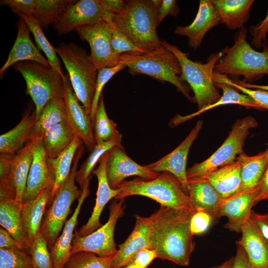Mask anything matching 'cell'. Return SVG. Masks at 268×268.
I'll use <instances>...</instances> for the list:
<instances>
[{
  "label": "cell",
  "instance_id": "cell-55",
  "mask_svg": "<svg viewBox=\"0 0 268 268\" xmlns=\"http://www.w3.org/2000/svg\"><path fill=\"white\" fill-rule=\"evenodd\" d=\"M231 268H252L243 248L237 244L236 255Z\"/></svg>",
  "mask_w": 268,
  "mask_h": 268
},
{
  "label": "cell",
  "instance_id": "cell-26",
  "mask_svg": "<svg viewBox=\"0 0 268 268\" xmlns=\"http://www.w3.org/2000/svg\"><path fill=\"white\" fill-rule=\"evenodd\" d=\"M188 195L196 211L203 210L216 220L223 200L211 184L204 178L188 179Z\"/></svg>",
  "mask_w": 268,
  "mask_h": 268
},
{
  "label": "cell",
  "instance_id": "cell-3",
  "mask_svg": "<svg viewBox=\"0 0 268 268\" xmlns=\"http://www.w3.org/2000/svg\"><path fill=\"white\" fill-rule=\"evenodd\" d=\"M247 29L238 30L234 43L221 50L223 56L215 66L214 72L228 77H243L242 82L252 83L268 75V40L262 52L254 50L246 40Z\"/></svg>",
  "mask_w": 268,
  "mask_h": 268
},
{
  "label": "cell",
  "instance_id": "cell-14",
  "mask_svg": "<svg viewBox=\"0 0 268 268\" xmlns=\"http://www.w3.org/2000/svg\"><path fill=\"white\" fill-rule=\"evenodd\" d=\"M203 126V121L197 122L184 140L172 151L158 160L146 165L150 170L158 173L167 172L181 183L188 194V182L186 165L188 154L193 142L197 138Z\"/></svg>",
  "mask_w": 268,
  "mask_h": 268
},
{
  "label": "cell",
  "instance_id": "cell-53",
  "mask_svg": "<svg viewBox=\"0 0 268 268\" xmlns=\"http://www.w3.org/2000/svg\"><path fill=\"white\" fill-rule=\"evenodd\" d=\"M265 200H268V166L257 186L255 203Z\"/></svg>",
  "mask_w": 268,
  "mask_h": 268
},
{
  "label": "cell",
  "instance_id": "cell-51",
  "mask_svg": "<svg viewBox=\"0 0 268 268\" xmlns=\"http://www.w3.org/2000/svg\"><path fill=\"white\" fill-rule=\"evenodd\" d=\"M179 8L175 0H163L158 10V24L167 15L177 17Z\"/></svg>",
  "mask_w": 268,
  "mask_h": 268
},
{
  "label": "cell",
  "instance_id": "cell-52",
  "mask_svg": "<svg viewBox=\"0 0 268 268\" xmlns=\"http://www.w3.org/2000/svg\"><path fill=\"white\" fill-rule=\"evenodd\" d=\"M251 217L255 223L263 238L268 242V217L266 214H261L252 210Z\"/></svg>",
  "mask_w": 268,
  "mask_h": 268
},
{
  "label": "cell",
  "instance_id": "cell-56",
  "mask_svg": "<svg viewBox=\"0 0 268 268\" xmlns=\"http://www.w3.org/2000/svg\"><path fill=\"white\" fill-rule=\"evenodd\" d=\"M101 2L106 11L110 14L119 13L124 5V1L121 0H101Z\"/></svg>",
  "mask_w": 268,
  "mask_h": 268
},
{
  "label": "cell",
  "instance_id": "cell-16",
  "mask_svg": "<svg viewBox=\"0 0 268 268\" xmlns=\"http://www.w3.org/2000/svg\"><path fill=\"white\" fill-rule=\"evenodd\" d=\"M69 79L68 76L66 75L64 79V99L67 107V122L75 136L82 141L91 152L96 144L93 122L90 115L80 104Z\"/></svg>",
  "mask_w": 268,
  "mask_h": 268
},
{
  "label": "cell",
  "instance_id": "cell-34",
  "mask_svg": "<svg viewBox=\"0 0 268 268\" xmlns=\"http://www.w3.org/2000/svg\"><path fill=\"white\" fill-rule=\"evenodd\" d=\"M67 120V110L64 98H55L45 105L40 116L31 130L29 141L43 134L52 127Z\"/></svg>",
  "mask_w": 268,
  "mask_h": 268
},
{
  "label": "cell",
  "instance_id": "cell-15",
  "mask_svg": "<svg viewBox=\"0 0 268 268\" xmlns=\"http://www.w3.org/2000/svg\"><path fill=\"white\" fill-rule=\"evenodd\" d=\"M106 175L110 187L117 189L124 179L132 176L150 180L157 177L160 173L148 169L132 160L126 153L123 146H115L108 151Z\"/></svg>",
  "mask_w": 268,
  "mask_h": 268
},
{
  "label": "cell",
  "instance_id": "cell-23",
  "mask_svg": "<svg viewBox=\"0 0 268 268\" xmlns=\"http://www.w3.org/2000/svg\"><path fill=\"white\" fill-rule=\"evenodd\" d=\"M17 28V34L14 44L6 62L0 69V77L10 67L20 62L33 61L50 66L47 58L41 54L33 43L29 34L30 31L21 18L19 19Z\"/></svg>",
  "mask_w": 268,
  "mask_h": 268
},
{
  "label": "cell",
  "instance_id": "cell-59",
  "mask_svg": "<svg viewBox=\"0 0 268 268\" xmlns=\"http://www.w3.org/2000/svg\"><path fill=\"white\" fill-rule=\"evenodd\" d=\"M124 268H137L132 263H129Z\"/></svg>",
  "mask_w": 268,
  "mask_h": 268
},
{
  "label": "cell",
  "instance_id": "cell-33",
  "mask_svg": "<svg viewBox=\"0 0 268 268\" xmlns=\"http://www.w3.org/2000/svg\"><path fill=\"white\" fill-rule=\"evenodd\" d=\"M237 158L241 163L242 186L240 192L256 188L268 166V148L254 156L244 152Z\"/></svg>",
  "mask_w": 268,
  "mask_h": 268
},
{
  "label": "cell",
  "instance_id": "cell-24",
  "mask_svg": "<svg viewBox=\"0 0 268 268\" xmlns=\"http://www.w3.org/2000/svg\"><path fill=\"white\" fill-rule=\"evenodd\" d=\"M242 236L236 244L245 251L252 268H268V242L251 217L241 227Z\"/></svg>",
  "mask_w": 268,
  "mask_h": 268
},
{
  "label": "cell",
  "instance_id": "cell-7",
  "mask_svg": "<svg viewBox=\"0 0 268 268\" xmlns=\"http://www.w3.org/2000/svg\"><path fill=\"white\" fill-rule=\"evenodd\" d=\"M55 50L68 71L75 95L90 115L97 71L91 62L89 56L84 49L73 43L62 44L55 48Z\"/></svg>",
  "mask_w": 268,
  "mask_h": 268
},
{
  "label": "cell",
  "instance_id": "cell-19",
  "mask_svg": "<svg viewBox=\"0 0 268 268\" xmlns=\"http://www.w3.org/2000/svg\"><path fill=\"white\" fill-rule=\"evenodd\" d=\"M108 153L107 151L99 161L98 167L92 174L98 180V189L94 207L86 223L78 230L74 231V235L82 237L87 235L102 226L100 217L104 206L113 198H116L119 194L118 189H112L108 183L106 175V163Z\"/></svg>",
  "mask_w": 268,
  "mask_h": 268
},
{
  "label": "cell",
  "instance_id": "cell-28",
  "mask_svg": "<svg viewBox=\"0 0 268 268\" xmlns=\"http://www.w3.org/2000/svg\"><path fill=\"white\" fill-rule=\"evenodd\" d=\"M22 202L10 198H0V224L20 245L23 252L29 254L30 245L22 225Z\"/></svg>",
  "mask_w": 268,
  "mask_h": 268
},
{
  "label": "cell",
  "instance_id": "cell-4",
  "mask_svg": "<svg viewBox=\"0 0 268 268\" xmlns=\"http://www.w3.org/2000/svg\"><path fill=\"white\" fill-rule=\"evenodd\" d=\"M117 189L119 192L115 198L116 200L131 196H141L155 201L162 206L193 212L196 211L181 183L167 172H161L153 179L140 178L124 181Z\"/></svg>",
  "mask_w": 268,
  "mask_h": 268
},
{
  "label": "cell",
  "instance_id": "cell-39",
  "mask_svg": "<svg viewBox=\"0 0 268 268\" xmlns=\"http://www.w3.org/2000/svg\"><path fill=\"white\" fill-rule=\"evenodd\" d=\"M93 128L96 144L122 138L116 124L107 116L102 94L93 120Z\"/></svg>",
  "mask_w": 268,
  "mask_h": 268
},
{
  "label": "cell",
  "instance_id": "cell-40",
  "mask_svg": "<svg viewBox=\"0 0 268 268\" xmlns=\"http://www.w3.org/2000/svg\"><path fill=\"white\" fill-rule=\"evenodd\" d=\"M22 19L27 25L29 31L32 33L39 49L45 54L50 66L58 72L63 77L66 75L63 73L60 61L54 48L45 36L41 27L33 16L21 15L19 16Z\"/></svg>",
  "mask_w": 268,
  "mask_h": 268
},
{
  "label": "cell",
  "instance_id": "cell-22",
  "mask_svg": "<svg viewBox=\"0 0 268 268\" xmlns=\"http://www.w3.org/2000/svg\"><path fill=\"white\" fill-rule=\"evenodd\" d=\"M219 23L218 14L211 0H201L198 12L192 23L177 26L175 33L188 37L189 46L196 50L201 45L206 34Z\"/></svg>",
  "mask_w": 268,
  "mask_h": 268
},
{
  "label": "cell",
  "instance_id": "cell-49",
  "mask_svg": "<svg viewBox=\"0 0 268 268\" xmlns=\"http://www.w3.org/2000/svg\"><path fill=\"white\" fill-rule=\"evenodd\" d=\"M268 32V9L265 18L256 25L250 28L252 36L251 44L257 48L263 47L267 39Z\"/></svg>",
  "mask_w": 268,
  "mask_h": 268
},
{
  "label": "cell",
  "instance_id": "cell-20",
  "mask_svg": "<svg viewBox=\"0 0 268 268\" xmlns=\"http://www.w3.org/2000/svg\"><path fill=\"white\" fill-rule=\"evenodd\" d=\"M257 187L251 190L239 192L221 203L218 216H225L228 222L225 227L230 231L241 232V227L250 218L252 207L255 205Z\"/></svg>",
  "mask_w": 268,
  "mask_h": 268
},
{
  "label": "cell",
  "instance_id": "cell-18",
  "mask_svg": "<svg viewBox=\"0 0 268 268\" xmlns=\"http://www.w3.org/2000/svg\"><path fill=\"white\" fill-rule=\"evenodd\" d=\"M55 175L50 169L44 150L42 137L35 138L33 159L29 172L22 203L35 199L49 186H53Z\"/></svg>",
  "mask_w": 268,
  "mask_h": 268
},
{
  "label": "cell",
  "instance_id": "cell-1",
  "mask_svg": "<svg viewBox=\"0 0 268 268\" xmlns=\"http://www.w3.org/2000/svg\"><path fill=\"white\" fill-rule=\"evenodd\" d=\"M195 212L162 206L150 216V249L157 258L187 266L195 248L190 221Z\"/></svg>",
  "mask_w": 268,
  "mask_h": 268
},
{
  "label": "cell",
  "instance_id": "cell-6",
  "mask_svg": "<svg viewBox=\"0 0 268 268\" xmlns=\"http://www.w3.org/2000/svg\"><path fill=\"white\" fill-rule=\"evenodd\" d=\"M128 67L132 73H140L174 85L191 101H195L189 87L180 78L182 70L175 56L163 46L149 53H124L120 63Z\"/></svg>",
  "mask_w": 268,
  "mask_h": 268
},
{
  "label": "cell",
  "instance_id": "cell-60",
  "mask_svg": "<svg viewBox=\"0 0 268 268\" xmlns=\"http://www.w3.org/2000/svg\"><path fill=\"white\" fill-rule=\"evenodd\" d=\"M267 216L268 217V212L266 214Z\"/></svg>",
  "mask_w": 268,
  "mask_h": 268
},
{
  "label": "cell",
  "instance_id": "cell-21",
  "mask_svg": "<svg viewBox=\"0 0 268 268\" xmlns=\"http://www.w3.org/2000/svg\"><path fill=\"white\" fill-rule=\"evenodd\" d=\"M134 227L126 241L113 256L111 268H125L138 251L150 249V218L135 215Z\"/></svg>",
  "mask_w": 268,
  "mask_h": 268
},
{
  "label": "cell",
  "instance_id": "cell-30",
  "mask_svg": "<svg viewBox=\"0 0 268 268\" xmlns=\"http://www.w3.org/2000/svg\"><path fill=\"white\" fill-rule=\"evenodd\" d=\"M220 23L230 30H240L249 19L253 0H211Z\"/></svg>",
  "mask_w": 268,
  "mask_h": 268
},
{
  "label": "cell",
  "instance_id": "cell-13",
  "mask_svg": "<svg viewBox=\"0 0 268 268\" xmlns=\"http://www.w3.org/2000/svg\"><path fill=\"white\" fill-rule=\"evenodd\" d=\"M110 15L104 8L101 0H76L67 7L54 26L58 35H63L79 27L104 20Z\"/></svg>",
  "mask_w": 268,
  "mask_h": 268
},
{
  "label": "cell",
  "instance_id": "cell-57",
  "mask_svg": "<svg viewBox=\"0 0 268 268\" xmlns=\"http://www.w3.org/2000/svg\"><path fill=\"white\" fill-rule=\"evenodd\" d=\"M234 80L235 82H236L238 84L248 88L253 89L263 90L268 91V85H258V84H255L253 83H245V82H242L241 81H239L238 80Z\"/></svg>",
  "mask_w": 268,
  "mask_h": 268
},
{
  "label": "cell",
  "instance_id": "cell-10",
  "mask_svg": "<svg viewBox=\"0 0 268 268\" xmlns=\"http://www.w3.org/2000/svg\"><path fill=\"white\" fill-rule=\"evenodd\" d=\"M258 125L256 120L250 116L237 120L223 143L211 156L187 170L188 179L202 177L234 161L244 152L243 146L250 130Z\"/></svg>",
  "mask_w": 268,
  "mask_h": 268
},
{
  "label": "cell",
  "instance_id": "cell-46",
  "mask_svg": "<svg viewBox=\"0 0 268 268\" xmlns=\"http://www.w3.org/2000/svg\"><path fill=\"white\" fill-rule=\"evenodd\" d=\"M105 21L109 22L111 26V46L115 54L121 55L124 53H144L136 47L124 33L113 24L110 20V16Z\"/></svg>",
  "mask_w": 268,
  "mask_h": 268
},
{
  "label": "cell",
  "instance_id": "cell-45",
  "mask_svg": "<svg viewBox=\"0 0 268 268\" xmlns=\"http://www.w3.org/2000/svg\"><path fill=\"white\" fill-rule=\"evenodd\" d=\"M126 66L121 63L116 66L110 67H103L98 69L94 96L91 105L90 116L93 122L95 113L98 106L102 91L104 85L117 72L124 69Z\"/></svg>",
  "mask_w": 268,
  "mask_h": 268
},
{
  "label": "cell",
  "instance_id": "cell-43",
  "mask_svg": "<svg viewBox=\"0 0 268 268\" xmlns=\"http://www.w3.org/2000/svg\"><path fill=\"white\" fill-rule=\"evenodd\" d=\"M0 268H33L31 257L19 249L0 248Z\"/></svg>",
  "mask_w": 268,
  "mask_h": 268
},
{
  "label": "cell",
  "instance_id": "cell-47",
  "mask_svg": "<svg viewBox=\"0 0 268 268\" xmlns=\"http://www.w3.org/2000/svg\"><path fill=\"white\" fill-rule=\"evenodd\" d=\"M216 219L209 213L203 210L196 211L192 216L190 228L193 235L205 233Z\"/></svg>",
  "mask_w": 268,
  "mask_h": 268
},
{
  "label": "cell",
  "instance_id": "cell-48",
  "mask_svg": "<svg viewBox=\"0 0 268 268\" xmlns=\"http://www.w3.org/2000/svg\"><path fill=\"white\" fill-rule=\"evenodd\" d=\"M35 0H1L0 4L9 7L19 16H32Z\"/></svg>",
  "mask_w": 268,
  "mask_h": 268
},
{
  "label": "cell",
  "instance_id": "cell-29",
  "mask_svg": "<svg viewBox=\"0 0 268 268\" xmlns=\"http://www.w3.org/2000/svg\"><path fill=\"white\" fill-rule=\"evenodd\" d=\"M201 177L206 179L223 199H227L240 191L242 186L240 161L237 157L233 162Z\"/></svg>",
  "mask_w": 268,
  "mask_h": 268
},
{
  "label": "cell",
  "instance_id": "cell-17",
  "mask_svg": "<svg viewBox=\"0 0 268 268\" xmlns=\"http://www.w3.org/2000/svg\"><path fill=\"white\" fill-rule=\"evenodd\" d=\"M35 138L28 141L17 152L8 178L0 182V198H10L22 202L33 159Z\"/></svg>",
  "mask_w": 268,
  "mask_h": 268
},
{
  "label": "cell",
  "instance_id": "cell-27",
  "mask_svg": "<svg viewBox=\"0 0 268 268\" xmlns=\"http://www.w3.org/2000/svg\"><path fill=\"white\" fill-rule=\"evenodd\" d=\"M53 186L44 189L34 199L23 203L21 222L25 236L30 245L40 231L47 204H49Z\"/></svg>",
  "mask_w": 268,
  "mask_h": 268
},
{
  "label": "cell",
  "instance_id": "cell-37",
  "mask_svg": "<svg viewBox=\"0 0 268 268\" xmlns=\"http://www.w3.org/2000/svg\"><path fill=\"white\" fill-rule=\"evenodd\" d=\"M75 0H35L33 16L41 28L55 25Z\"/></svg>",
  "mask_w": 268,
  "mask_h": 268
},
{
  "label": "cell",
  "instance_id": "cell-36",
  "mask_svg": "<svg viewBox=\"0 0 268 268\" xmlns=\"http://www.w3.org/2000/svg\"><path fill=\"white\" fill-rule=\"evenodd\" d=\"M83 143L80 138L75 136L71 144L57 157L54 159L47 158L48 165L55 175V183L49 204L52 202L60 185L69 175L74 155Z\"/></svg>",
  "mask_w": 268,
  "mask_h": 268
},
{
  "label": "cell",
  "instance_id": "cell-35",
  "mask_svg": "<svg viewBox=\"0 0 268 268\" xmlns=\"http://www.w3.org/2000/svg\"><path fill=\"white\" fill-rule=\"evenodd\" d=\"M75 136L67 120L48 129L42 136L47 158L57 157L71 144Z\"/></svg>",
  "mask_w": 268,
  "mask_h": 268
},
{
  "label": "cell",
  "instance_id": "cell-42",
  "mask_svg": "<svg viewBox=\"0 0 268 268\" xmlns=\"http://www.w3.org/2000/svg\"><path fill=\"white\" fill-rule=\"evenodd\" d=\"M29 254L33 268H53L47 242L40 231L30 245Z\"/></svg>",
  "mask_w": 268,
  "mask_h": 268
},
{
  "label": "cell",
  "instance_id": "cell-2",
  "mask_svg": "<svg viewBox=\"0 0 268 268\" xmlns=\"http://www.w3.org/2000/svg\"><path fill=\"white\" fill-rule=\"evenodd\" d=\"M160 0H128L121 11L110 15L113 24L144 53L162 46L157 35Z\"/></svg>",
  "mask_w": 268,
  "mask_h": 268
},
{
  "label": "cell",
  "instance_id": "cell-41",
  "mask_svg": "<svg viewBox=\"0 0 268 268\" xmlns=\"http://www.w3.org/2000/svg\"><path fill=\"white\" fill-rule=\"evenodd\" d=\"M113 256L101 257L90 252H78L70 255L63 268H111Z\"/></svg>",
  "mask_w": 268,
  "mask_h": 268
},
{
  "label": "cell",
  "instance_id": "cell-5",
  "mask_svg": "<svg viewBox=\"0 0 268 268\" xmlns=\"http://www.w3.org/2000/svg\"><path fill=\"white\" fill-rule=\"evenodd\" d=\"M162 45L172 52L178 60L181 68V79L186 82L194 93L198 110L215 103L221 97L213 80L214 67L223 56L220 51L211 54L205 63L194 62L188 54L174 45L162 41Z\"/></svg>",
  "mask_w": 268,
  "mask_h": 268
},
{
  "label": "cell",
  "instance_id": "cell-9",
  "mask_svg": "<svg viewBox=\"0 0 268 268\" xmlns=\"http://www.w3.org/2000/svg\"><path fill=\"white\" fill-rule=\"evenodd\" d=\"M83 150V147L78 149L69 175L55 193L50 207L45 211L40 232L46 240L49 250L59 236L72 203L81 195L82 191L75 185V178L79 161Z\"/></svg>",
  "mask_w": 268,
  "mask_h": 268
},
{
  "label": "cell",
  "instance_id": "cell-12",
  "mask_svg": "<svg viewBox=\"0 0 268 268\" xmlns=\"http://www.w3.org/2000/svg\"><path fill=\"white\" fill-rule=\"evenodd\" d=\"M75 30L81 40L89 44L91 50L89 59L97 70L120 64L121 55L115 54L112 48L111 28L109 22L102 20L79 27Z\"/></svg>",
  "mask_w": 268,
  "mask_h": 268
},
{
  "label": "cell",
  "instance_id": "cell-50",
  "mask_svg": "<svg viewBox=\"0 0 268 268\" xmlns=\"http://www.w3.org/2000/svg\"><path fill=\"white\" fill-rule=\"evenodd\" d=\"M156 258L157 256L155 250L144 248L135 254L130 263H132L137 268H147Z\"/></svg>",
  "mask_w": 268,
  "mask_h": 268
},
{
  "label": "cell",
  "instance_id": "cell-25",
  "mask_svg": "<svg viewBox=\"0 0 268 268\" xmlns=\"http://www.w3.org/2000/svg\"><path fill=\"white\" fill-rule=\"evenodd\" d=\"M90 193L89 188L82 190V194L78 200L77 205L70 218L67 220L62 234L57 238L50 249L53 268H63L71 255L74 231L77 223L78 216L82 205Z\"/></svg>",
  "mask_w": 268,
  "mask_h": 268
},
{
  "label": "cell",
  "instance_id": "cell-11",
  "mask_svg": "<svg viewBox=\"0 0 268 268\" xmlns=\"http://www.w3.org/2000/svg\"><path fill=\"white\" fill-rule=\"evenodd\" d=\"M124 199H122L111 203L109 218L104 225L85 236L74 235L71 255L84 251L108 257L116 253L118 249L114 241V230L118 220L124 214Z\"/></svg>",
  "mask_w": 268,
  "mask_h": 268
},
{
  "label": "cell",
  "instance_id": "cell-38",
  "mask_svg": "<svg viewBox=\"0 0 268 268\" xmlns=\"http://www.w3.org/2000/svg\"><path fill=\"white\" fill-rule=\"evenodd\" d=\"M122 139L101 142L95 144L87 158L76 172L75 181L78 184L81 191L84 188L89 187L91 174L102 155L114 146H122Z\"/></svg>",
  "mask_w": 268,
  "mask_h": 268
},
{
  "label": "cell",
  "instance_id": "cell-32",
  "mask_svg": "<svg viewBox=\"0 0 268 268\" xmlns=\"http://www.w3.org/2000/svg\"><path fill=\"white\" fill-rule=\"evenodd\" d=\"M36 121L35 110L25 112L20 122L0 136V153L15 154L29 141L30 132Z\"/></svg>",
  "mask_w": 268,
  "mask_h": 268
},
{
  "label": "cell",
  "instance_id": "cell-54",
  "mask_svg": "<svg viewBox=\"0 0 268 268\" xmlns=\"http://www.w3.org/2000/svg\"><path fill=\"white\" fill-rule=\"evenodd\" d=\"M0 248L19 249L22 250L20 245L3 228H0Z\"/></svg>",
  "mask_w": 268,
  "mask_h": 268
},
{
  "label": "cell",
  "instance_id": "cell-58",
  "mask_svg": "<svg viewBox=\"0 0 268 268\" xmlns=\"http://www.w3.org/2000/svg\"><path fill=\"white\" fill-rule=\"evenodd\" d=\"M233 259L234 257H232L226 261L222 264L216 267H212L211 268H231L233 264Z\"/></svg>",
  "mask_w": 268,
  "mask_h": 268
},
{
  "label": "cell",
  "instance_id": "cell-8",
  "mask_svg": "<svg viewBox=\"0 0 268 268\" xmlns=\"http://www.w3.org/2000/svg\"><path fill=\"white\" fill-rule=\"evenodd\" d=\"M12 67L23 77L26 85V94L35 106L36 120L47 103L55 98H64V79L58 72L50 66L33 61H22Z\"/></svg>",
  "mask_w": 268,
  "mask_h": 268
},
{
  "label": "cell",
  "instance_id": "cell-31",
  "mask_svg": "<svg viewBox=\"0 0 268 268\" xmlns=\"http://www.w3.org/2000/svg\"><path fill=\"white\" fill-rule=\"evenodd\" d=\"M215 86L222 91V95L214 103L201 108L196 112L186 116L177 115L171 121L170 126H177L215 107L229 104H236L247 108L262 110L261 108L249 96L241 93L232 86L220 82H214Z\"/></svg>",
  "mask_w": 268,
  "mask_h": 268
},
{
  "label": "cell",
  "instance_id": "cell-44",
  "mask_svg": "<svg viewBox=\"0 0 268 268\" xmlns=\"http://www.w3.org/2000/svg\"><path fill=\"white\" fill-rule=\"evenodd\" d=\"M213 80L214 82H220L232 86L238 91L247 94L251 97L261 108L262 110H268V91L245 87L238 84L226 75L220 74L214 72L213 76Z\"/></svg>",
  "mask_w": 268,
  "mask_h": 268
}]
</instances>
